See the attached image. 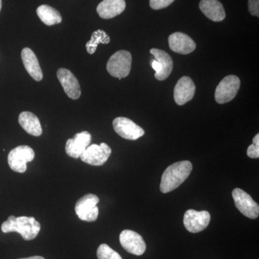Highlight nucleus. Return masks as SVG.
Masks as SVG:
<instances>
[{
    "instance_id": "nucleus-11",
    "label": "nucleus",
    "mask_w": 259,
    "mask_h": 259,
    "mask_svg": "<svg viewBox=\"0 0 259 259\" xmlns=\"http://www.w3.org/2000/svg\"><path fill=\"white\" fill-rule=\"evenodd\" d=\"M120 242L122 248L131 254L141 255L146 251L144 238L136 232L131 230L122 231L120 235Z\"/></svg>"
},
{
    "instance_id": "nucleus-23",
    "label": "nucleus",
    "mask_w": 259,
    "mask_h": 259,
    "mask_svg": "<svg viewBox=\"0 0 259 259\" xmlns=\"http://www.w3.org/2000/svg\"><path fill=\"white\" fill-rule=\"evenodd\" d=\"M97 256L98 259H122L117 252L105 243L99 246L97 250Z\"/></svg>"
},
{
    "instance_id": "nucleus-14",
    "label": "nucleus",
    "mask_w": 259,
    "mask_h": 259,
    "mask_svg": "<svg viewBox=\"0 0 259 259\" xmlns=\"http://www.w3.org/2000/svg\"><path fill=\"white\" fill-rule=\"evenodd\" d=\"M195 85L189 76H183L179 80L175 88L174 97L178 105H185L193 99L195 94Z\"/></svg>"
},
{
    "instance_id": "nucleus-22",
    "label": "nucleus",
    "mask_w": 259,
    "mask_h": 259,
    "mask_svg": "<svg viewBox=\"0 0 259 259\" xmlns=\"http://www.w3.org/2000/svg\"><path fill=\"white\" fill-rule=\"evenodd\" d=\"M110 42V37L102 30H97L93 32L90 41L87 42L86 48L88 54H94L99 44H107Z\"/></svg>"
},
{
    "instance_id": "nucleus-1",
    "label": "nucleus",
    "mask_w": 259,
    "mask_h": 259,
    "mask_svg": "<svg viewBox=\"0 0 259 259\" xmlns=\"http://www.w3.org/2000/svg\"><path fill=\"white\" fill-rule=\"evenodd\" d=\"M192 164L190 161L177 162L167 167L161 177L160 190L162 193H168L176 190L192 172Z\"/></svg>"
},
{
    "instance_id": "nucleus-21",
    "label": "nucleus",
    "mask_w": 259,
    "mask_h": 259,
    "mask_svg": "<svg viewBox=\"0 0 259 259\" xmlns=\"http://www.w3.org/2000/svg\"><path fill=\"white\" fill-rule=\"evenodd\" d=\"M37 14L42 23L49 26L61 23L62 21L59 12L49 5H42L38 7Z\"/></svg>"
},
{
    "instance_id": "nucleus-8",
    "label": "nucleus",
    "mask_w": 259,
    "mask_h": 259,
    "mask_svg": "<svg viewBox=\"0 0 259 259\" xmlns=\"http://www.w3.org/2000/svg\"><path fill=\"white\" fill-rule=\"evenodd\" d=\"M233 200L236 204L237 209L250 219H256L259 215V206L255 202L250 194L242 190L241 189L236 188L232 192Z\"/></svg>"
},
{
    "instance_id": "nucleus-16",
    "label": "nucleus",
    "mask_w": 259,
    "mask_h": 259,
    "mask_svg": "<svg viewBox=\"0 0 259 259\" xmlns=\"http://www.w3.org/2000/svg\"><path fill=\"white\" fill-rule=\"evenodd\" d=\"M199 9L213 22H221L226 18V11L218 0H201Z\"/></svg>"
},
{
    "instance_id": "nucleus-27",
    "label": "nucleus",
    "mask_w": 259,
    "mask_h": 259,
    "mask_svg": "<svg viewBox=\"0 0 259 259\" xmlns=\"http://www.w3.org/2000/svg\"><path fill=\"white\" fill-rule=\"evenodd\" d=\"M151 66H152L153 69L156 71V74H158V73L161 72L162 69L161 64L158 63L156 59L151 61Z\"/></svg>"
},
{
    "instance_id": "nucleus-20",
    "label": "nucleus",
    "mask_w": 259,
    "mask_h": 259,
    "mask_svg": "<svg viewBox=\"0 0 259 259\" xmlns=\"http://www.w3.org/2000/svg\"><path fill=\"white\" fill-rule=\"evenodd\" d=\"M18 122L28 134L36 137L41 136L42 129L40 120L38 117L32 112H21L19 115Z\"/></svg>"
},
{
    "instance_id": "nucleus-2",
    "label": "nucleus",
    "mask_w": 259,
    "mask_h": 259,
    "mask_svg": "<svg viewBox=\"0 0 259 259\" xmlns=\"http://www.w3.org/2000/svg\"><path fill=\"white\" fill-rule=\"evenodd\" d=\"M40 224L33 217H15L11 215L2 224V231L5 233L16 232L21 235L25 241H31L36 238L40 231Z\"/></svg>"
},
{
    "instance_id": "nucleus-13",
    "label": "nucleus",
    "mask_w": 259,
    "mask_h": 259,
    "mask_svg": "<svg viewBox=\"0 0 259 259\" xmlns=\"http://www.w3.org/2000/svg\"><path fill=\"white\" fill-rule=\"evenodd\" d=\"M92 136L88 131L75 135L73 139L68 140L66 144V153L69 157L79 158L83 151L91 144Z\"/></svg>"
},
{
    "instance_id": "nucleus-3",
    "label": "nucleus",
    "mask_w": 259,
    "mask_h": 259,
    "mask_svg": "<svg viewBox=\"0 0 259 259\" xmlns=\"http://www.w3.org/2000/svg\"><path fill=\"white\" fill-rule=\"evenodd\" d=\"M132 64V56L127 51H117L110 58L107 64L109 74L119 79L128 76Z\"/></svg>"
},
{
    "instance_id": "nucleus-7",
    "label": "nucleus",
    "mask_w": 259,
    "mask_h": 259,
    "mask_svg": "<svg viewBox=\"0 0 259 259\" xmlns=\"http://www.w3.org/2000/svg\"><path fill=\"white\" fill-rule=\"evenodd\" d=\"M111 153V148L105 143H102L100 145L89 146L80 156V158L92 166H100L106 163Z\"/></svg>"
},
{
    "instance_id": "nucleus-5",
    "label": "nucleus",
    "mask_w": 259,
    "mask_h": 259,
    "mask_svg": "<svg viewBox=\"0 0 259 259\" xmlns=\"http://www.w3.org/2000/svg\"><path fill=\"white\" fill-rule=\"evenodd\" d=\"M241 86V80L236 75H229L218 85L214 99L218 104L231 102L236 97Z\"/></svg>"
},
{
    "instance_id": "nucleus-25",
    "label": "nucleus",
    "mask_w": 259,
    "mask_h": 259,
    "mask_svg": "<svg viewBox=\"0 0 259 259\" xmlns=\"http://www.w3.org/2000/svg\"><path fill=\"white\" fill-rule=\"evenodd\" d=\"M175 0H150V6L153 10H158L169 6Z\"/></svg>"
},
{
    "instance_id": "nucleus-17",
    "label": "nucleus",
    "mask_w": 259,
    "mask_h": 259,
    "mask_svg": "<svg viewBox=\"0 0 259 259\" xmlns=\"http://www.w3.org/2000/svg\"><path fill=\"white\" fill-rule=\"evenodd\" d=\"M21 58L25 69L32 79L37 81L42 80L44 76L41 68L33 51L29 48H25L22 51Z\"/></svg>"
},
{
    "instance_id": "nucleus-4",
    "label": "nucleus",
    "mask_w": 259,
    "mask_h": 259,
    "mask_svg": "<svg viewBox=\"0 0 259 259\" xmlns=\"http://www.w3.org/2000/svg\"><path fill=\"white\" fill-rule=\"evenodd\" d=\"M100 199L93 194H85L76 202L75 212L80 220L86 222H95L99 215L97 204Z\"/></svg>"
},
{
    "instance_id": "nucleus-9",
    "label": "nucleus",
    "mask_w": 259,
    "mask_h": 259,
    "mask_svg": "<svg viewBox=\"0 0 259 259\" xmlns=\"http://www.w3.org/2000/svg\"><path fill=\"white\" fill-rule=\"evenodd\" d=\"M210 219V214L207 211L189 209L184 216V225L190 233H199L207 228Z\"/></svg>"
},
{
    "instance_id": "nucleus-18",
    "label": "nucleus",
    "mask_w": 259,
    "mask_h": 259,
    "mask_svg": "<svg viewBox=\"0 0 259 259\" xmlns=\"http://www.w3.org/2000/svg\"><path fill=\"white\" fill-rule=\"evenodd\" d=\"M125 0H103L97 8L100 18L111 19L119 15L125 9Z\"/></svg>"
},
{
    "instance_id": "nucleus-19",
    "label": "nucleus",
    "mask_w": 259,
    "mask_h": 259,
    "mask_svg": "<svg viewBox=\"0 0 259 259\" xmlns=\"http://www.w3.org/2000/svg\"><path fill=\"white\" fill-rule=\"evenodd\" d=\"M150 52L162 66L161 72L158 73V74H155V78L158 81H163L167 79L171 74L174 68L173 60L171 56L161 49H152Z\"/></svg>"
},
{
    "instance_id": "nucleus-15",
    "label": "nucleus",
    "mask_w": 259,
    "mask_h": 259,
    "mask_svg": "<svg viewBox=\"0 0 259 259\" xmlns=\"http://www.w3.org/2000/svg\"><path fill=\"white\" fill-rule=\"evenodd\" d=\"M168 44L172 51L182 55L191 54L196 49L195 42L183 32H177L170 35Z\"/></svg>"
},
{
    "instance_id": "nucleus-29",
    "label": "nucleus",
    "mask_w": 259,
    "mask_h": 259,
    "mask_svg": "<svg viewBox=\"0 0 259 259\" xmlns=\"http://www.w3.org/2000/svg\"><path fill=\"white\" fill-rule=\"evenodd\" d=\"M2 6H3V4H2V0H0V11L2 10Z\"/></svg>"
},
{
    "instance_id": "nucleus-6",
    "label": "nucleus",
    "mask_w": 259,
    "mask_h": 259,
    "mask_svg": "<svg viewBox=\"0 0 259 259\" xmlns=\"http://www.w3.org/2000/svg\"><path fill=\"white\" fill-rule=\"evenodd\" d=\"M35 158V152L28 146H19L12 150L8 157V164L13 171L24 173L27 170V163Z\"/></svg>"
},
{
    "instance_id": "nucleus-10",
    "label": "nucleus",
    "mask_w": 259,
    "mask_h": 259,
    "mask_svg": "<svg viewBox=\"0 0 259 259\" xmlns=\"http://www.w3.org/2000/svg\"><path fill=\"white\" fill-rule=\"evenodd\" d=\"M116 133L123 139L135 141L142 137L145 134L144 130L134 121L124 117L115 118L112 122Z\"/></svg>"
},
{
    "instance_id": "nucleus-26",
    "label": "nucleus",
    "mask_w": 259,
    "mask_h": 259,
    "mask_svg": "<svg viewBox=\"0 0 259 259\" xmlns=\"http://www.w3.org/2000/svg\"><path fill=\"white\" fill-rule=\"evenodd\" d=\"M248 10L253 16H259V0H248Z\"/></svg>"
},
{
    "instance_id": "nucleus-12",
    "label": "nucleus",
    "mask_w": 259,
    "mask_h": 259,
    "mask_svg": "<svg viewBox=\"0 0 259 259\" xmlns=\"http://www.w3.org/2000/svg\"><path fill=\"white\" fill-rule=\"evenodd\" d=\"M57 77L65 93L72 100H78L81 96L79 81L69 70L61 68L57 71Z\"/></svg>"
},
{
    "instance_id": "nucleus-28",
    "label": "nucleus",
    "mask_w": 259,
    "mask_h": 259,
    "mask_svg": "<svg viewBox=\"0 0 259 259\" xmlns=\"http://www.w3.org/2000/svg\"><path fill=\"white\" fill-rule=\"evenodd\" d=\"M18 259H46L44 257L35 255V256L28 257V258H18Z\"/></svg>"
},
{
    "instance_id": "nucleus-24",
    "label": "nucleus",
    "mask_w": 259,
    "mask_h": 259,
    "mask_svg": "<svg viewBox=\"0 0 259 259\" xmlns=\"http://www.w3.org/2000/svg\"><path fill=\"white\" fill-rule=\"evenodd\" d=\"M247 155L251 158H259V134L253 138V144L250 145L247 149Z\"/></svg>"
}]
</instances>
